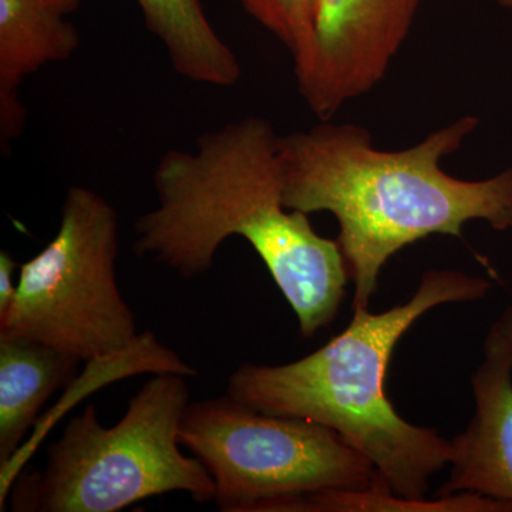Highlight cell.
Instances as JSON below:
<instances>
[{
  "label": "cell",
  "instance_id": "cell-6",
  "mask_svg": "<svg viewBox=\"0 0 512 512\" xmlns=\"http://www.w3.org/2000/svg\"><path fill=\"white\" fill-rule=\"evenodd\" d=\"M180 443L214 478L221 511L261 512L296 495L389 488L338 431L249 409L228 394L188 404Z\"/></svg>",
  "mask_w": 512,
  "mask_h": 512
},
{
  "label": "cell",
  "instance_id": "cell-9",
  "mask_svg": "<svg viewBox=\"0 0 512 512\" xmlns=\"http://www.w3.org/2000/svg\"><path fill=\"white\" fill-rule=\"evenodd\" d=\"M80 0H0V148L8 156L28 123L20 87L49 64L69 60L80 47L69 16Z\"/></svg>",
  "mask_w": 512,
  "mask_h": 512
},
{
  "label": "cell",
  "instance_id": "cell-11",
  "mask_svg": "<svg viewBox=\"0 0 512 512\" xmlns=\"http://www.w3.org/2000/svg\"><path fill=\"white\" fill-rule=\"evenodd\" d=\"M144 25L164 47L178 76L228 89L241 79V63L208 19L202 0H136Z\"/></svg>",
  "mask_w": 512,
  "mask_h": 512
},
{
  "label": "cell",
  "instance_id": "cell-10",
  "mask_svg": "<svg viewBox=\"0 0 512 512\" xmlns=\"http://www.w3.org/2000/svg\"><path fill=\"white\" fill-rule=\"evenodd\" d=\"M80 362L35 340L0 336V470L19 453L40 409L70 382Z\"/></svg>",
  "mask_w": 512,
  "mask_h": 512
},
{
  "label": "cell",
  "instance_id": "cell-12",
  "mask_svg": "<svg viewBox=\"0 0 512 512\" xmlns=\"http://www.w3.org/2000/svg\"><path fill=\"white\" fill-rule=\"evenodd\" d=\"M512 512V504L484 495L460 493L447 497L406 498L389 488L330 490L272 501L261 512Z\"/></svg>",
  "mask_w": 512,
  "mask_h": 512
},
{
  "label": "cell",
  "instance_id": "cell-3",
  "mask_svg": "<svg viewBox=\"0 0 512 512\" xmlns=\"http://www.w3.org/2000/svg\"><path fill=\"white\" fill-rule=\"evenodd\" d=\"M491 288L483 276L430 269L409 301L380 313L355 309L348 328L311 355L286 365L239 366L227 394L249 409L338 431L394 494L424 498L433 477L450 464L451 443L394 410L386 394L390 359L421 316L447 303L483 301Z\"/></svg>",
  "mask_w": 512,
  "mask_h": 512
},
{
  "label": "cell",
  "instance_id": "cell-15",
  "mask_svg": "<svg viewBox=\"0 0 512 512\" xmlns=\"http://www.w3.org/2000/svg\"><path fill=\"white\" fill-rule=\"evenodd\" d=\"M495 325L498 326L507 339L510 340L511 348H512V305L508 306L507 309L503 313H501L500 318L495 320Z\"/></svg>",
  "mask_w": 512,
  "mask_h": 512
},
{
  "label": "cell",
  "instance_id": "cell-5",
  "mask_svg": "<svg viewBox=\"0 0 512 512\" xmlns=\"http://www.w3.org/2000/svg\"><path fill=\"white\" fill-rule=\"evenodd\" d=\"M117 254L116 208L90 188L70 187L55 238L20 265L0 336L35 340L84 362L130 348L140 335L117 284Z\"/></svg>",
  "mask_w": 512,
  "mask_h": 512
},
{
  "label": "cell",
  "instance_id": "cell-1",
  "mask_svg": "<svg viewBox=\"0 0 512 512\" xmlns=\"http://www.w3.org/2000/svg\"><path fill=\"white\" fill-rule=\"evenodd\" d=\"M279 137L271 121L248 116L205 131L191 151H165L157 207L136 221L134 252L192 279L228 238L247 239L309 339L339 315L350 278L338 241L286 207Z\"/></svg>",
  "mask_w": 512,
  "mask_h": 512
},
{
  "label": "cell",
  "instance_id": "cell-8",
  "mask_svg": "<svg viewBox=\"0 0 512 512\" xmlns=\"http://www.w3.org/2000/svg\"><path fill=\"white\" fill-rule=\"evenodd\" d=\"M474 373V414L451 440L450 474L437 497L474 493L512 504V348L497 325Z\"/></svg>",
  "mask_w": 512,
  "mask_h": 512
},
{
  "label": "cell",
  "instance_id": "cell-2",
  "mask_svg": "<svg viewBox=\"0 0 512 512\" xmlns=\"http://www.w3.org/2000/svg\"><path fill=\"white\" fill-rule=\"evenodd\" d=\"M464 116L416 146L379 150L356 124L322 121L279 137L284 202L289 210L330 212L355 285L352 308H369L379 275L393 255L430 235L463 238L464 225L485 221L512 228V167L480 181L458 180L441 168L477 130Z\"/></svg>",
  "mask_w": 512,
  "mask_h": 512
},
{
  "label": "cell",
  "instance_id": "cell-16",
  "mask_svg": "<svg viewBox=\"0 0 512 512\" xmlns=\"http://www.w3.org/2000/svg\"><path fill=\"white\" fill-rule=\"evenodd\" d=\"M498 3H500V5H503L504 8L512 10V0H498Z\"/></svg>",
  "mask_w": 512,
  "mask_h": 512
},
{
  "label": "cell",
  "instance_id": "cell-4",
  "mask_svg": "<svg viewBox=\"0 0 512 512\" xmlns=\"http://www.w3.org/2000/svg\"><path fill=\"white\" fill-rule=\"evenodd\" d=\"M188 404L187 376L177 373L148 380L114 426H103L90 404L50 446L45 470L16 478L13 510L116 512L177 491L214 501V478L180 450Z\"/></svg>",
  "mask_w": 512,
  "mask_h": 512
},
{
  "label": "cell",
  "instance_id": "cell-14",
  "mask_svg": "<svg viewBox=\"0 0 512 512\" xmlns=\"http://www.w3.org/2000/svg\"><path fill=\"white\" fill-rule=\"evenodd\" d=\"M20 265L8 251L0 252V315H3L16 295V286L13 285L15 272Z\"/></svg>",
  "mask_w": 512,
  "mask_h": 512
},
{
  "label": "cell",
  "instance_id": "cell-7",
  "mask_svg": "<svg viewBox=\"0 0 512 512\" xmlns=\"http://www.w3.org/2000/svg\"><path fill=\"white\" fill-rule=\"evenodd\" d=\"M424 0H312L311 46L293 60L306 106L328 121L382 82Z\"/></svg>",
  "mask_w": 512,
  "mask_h": 512
},
{
  "label": "cell",
  "instance_id": "cell-13",
  "mask_svg": "<svg viewBox=\"0 0 512 512\" xmlns=\"http://www.w3.org/2000/svg\"><path fill=\"white\" fill-rule=\"evenodd\" d=\"M241 8L291 53L302 56L313 37L312 0H238Z\"/></svg>",
  "mask_w": 512,
  "mask_h": 512
}]
</instances>
